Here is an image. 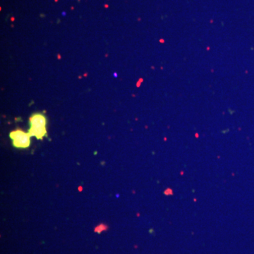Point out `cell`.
<instances>
[{
  "label": "cell",
  "instance_id": "1",
  "mask_svg": "<svg viewBox=\"0 0 254 254\" xmlns=\"http://www.w3.org/2000/svg\"><path fill=\"white\" fill-rule=\"evenodd\" d=\"M47 120L46 117L41 113L33 114L30 118V136L36 137L38 139H43L47 134Z\"/></svg>",
  "mask_w": 254,
  "mask_h": 254
},
{
  "label": "cell",
  "instance_id": "2",
  "mask_svg": "<svg viewBox=\"0 0 254 254\" xmlns=\"http://www.w3.org/2000/svg\"><path fill=\"white\" fill-rule=\"evenodd\" d=\"M10 138L12 139L13 145L18 148H26L31 144V136L21 130H16L10 133Z\"/></svg>",
  "mask_w": 254,
  "mask_h": 254
}]
</instances>
